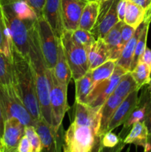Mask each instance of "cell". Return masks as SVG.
Returning <instances> with one entry per match:
<instances>
[{"label":"cell","mask_w":151,"mask_h":152,"mask_svg":"<svg viewBox=\"0 0 151 152\" xmlns=\"http://www.w3.org/2000/svg\"><path fill=\"white\" fill-rule=\"evenodd\" d=\"M101 106L92 107L75 102L73 117L65 132L63 148L65 152H90L100 142Z\"/></svg>","instance_id":"obj_1"},{"label":"cell","mask_w":151,"mask_h":152,"mask_svg":"<svg viewBox=\"0 0 151 152\" xmlns=\"http://www.w3.org/2000/svg\"><path fill=\"white\" fill-rule=\"evenodd\" d=\"M36 21L30 28V46L28 59L33 74L40 114L41 117L52 126V114L50 103V84L47 74V67L43 60L40 50L36 26Z\"/></svg>","instance_id":"obj_2"},{"label":"cell","mask_w":151,"mask_h":152,"mask_svg":"<svg viewBox=\"0 0 151 152\" xmlns=\"http://www.w3.org/2000/svg\"><path fill=\"white\" fill-rule=\"evenodd\" d=\"M12 62L14 69V87L27 110L37 121L41 118L32 68L28 58L12 48Z\"/></svg>","instance_id":"obj_3"},{"label":"cell","mask_w":151,"mask_h":152,"mask_svg":"<svg viewBox=\"0 0 151 152\" xmlns=\"http://www.w3.org/2000/svg\"><path fill=\"white\" fill-rule=\"evenodd\" d=\"M2 8L6 25L10 32L12 48L28 59L30 46V28L36 20H23L18 17L7 6L2 5Z\"/></svg>","instance_id":"obj_4"},{"label":"cell","mask_w":151,"mask_h":152,"mask_svg":"<svg viewBox=\"0 0 151 152\" xmlns=\"http://www.w3.org/2000/svg\"><path fill=\"white\" fill-rule=\"evenodd\" d=\"M47 74L50 84V103L52 114V126L59 133L62 120L70 109L68 104V87L59 83L52 69L47 68Z\"/></svg>","instance_id":"obj_5"},{"label":"cell","mask_w":151,"mask_h":152,"mask_svg":"<svg viewBox=\"0 0 151 152\" xmlns=\"http://www.w3.org/2000/svg\"><path fill=\"white\" fill-rule=\"evenodd\" d=\"M0 104L5 120L16 117L25 126H35V120L27 110L14 86L0 85Z\"/></svg>","instance_id":"obj_6"},{"label":"cell","mask_w":151,"mask_h":152,"mask_svg":"<svg viewBox=\"0 0 151 152\" xmlns=\"http://www.w3.org/2000/svg\"><path fill=\"white\" fill-rule=\"evenodd\" d=\"M70 33V31L65 30L61 40L70 68L72 79L75 81L89 71V64L87 49L74 43Z\"/></svg>","instance_id":"obj_7"},{"label":"cell","mask_w":151,"mask_h":152,"mask_svg":"<svg viewBox=\"0 0 151 152\" xmlns=\"http://www.w3.org/2000/svg\"><path fill=\"white\" fill-rule=\"evenodd\" d=\"M36 26L43 60L47 68L53 70L57 61L59 39L44 16L38 17Z\"/></svg>","instance_id":"obj_8"},{"label":"cell","mask_w":151,"mask_h":152,"mask_svg":"<svg viewBox=\"0 0 151 152\" xmlns=\"http://www.w3.org/2000/svg\"><path fill=\"white\" fill-rule=\"evenodd\" d=\"M119 1L120 0L100 1L97 20L90 31L96 39L105 38L108 31L119 22L118 16V5Z\"/></svg>","instance_id":"obj_9"},{"label":"cell","mask_w":151,"mask_h":152,"mask_svg":"<svg viewBox=\"0 0 151 152\" xmlns=\"http://www.w3.org/2000/svg\"><path fill=\"white\" fill-rule=\"evenodd\" d=\"M127 70L120 65H115V70L110 78L99 83L92 88L87 99V105L97 107L103 105L106 99L113 93L115 87Z\"/></svg>","instance_id":"obj_10"},{"label":"cell","mask_w":151,"mask_h":152,"mask_svg":"<svg viewBox=\"0 0 151 152\" xmlns=\"http://www.w3.org/2000/svg\"><path fill=\"white\" fill-rule=\"evenodd\" d=\"M25 126L16 117H10L4 123L1 139L2 152H17L18 146L25 135Z\"/></svg>","instance_id":"obj_11"},{"label":"cell","mask_w":151,"mask_h":152,"mask_svg":"<svg viewBox=\"0 0 151 152\" xmlns=\"http://www.w3.org/2000/svg\"><path fill=\"white\" fill-rule=\"evenodd\" d=\"M86 0H61L62 21L65 30L73 31L78 28Z\"/></svg>","instance_id":"obj_12"},{"label":"cell","mask_w":151,"mask_h":152,"mask_svg":"<svg viewBox=\"0 0 151 152\" xmlns=\"http://www.w3.org/2000/svg\"><path fill=\"white\" fill-rule=\"evenodd\" d=\"M139 91V90L134 91L121 101L110 122L107 132H112L117 127L123 125L130 117L139 102V98L138 96Z\"/></svg>","instance_id":"obj_13"},{"label":"cell","mask_w":151,"mask_h":152,"mask_svg":"<svg viewBox=\"0 0 151 152\" xmlns=\"http://www.w3.org/2000/svg\"><path fill=\"white\" fill-rule=\"evenodd\" d=\"M34 129L41 140L43 151H60L61 145L59 142V135L60 133L55 132L53 126L49 124L43 117L36 121Z\"/></svg>","instance_id":"obj_14"},{"label":"cell","mask_w":151,"mask_h":152,"mask_svg":"<svg viewBox=\"0 0 151 152\" xmlns=\"http://www.w3.org/2000/svg\"><path fill=\"white\" fill-rule=\"evenodd\" d=\"M43 16L48 22L55 35L60 39L65 31L62 21L61 0H45Z\"/></svg>","instance_id":"obj_15"},{"label":"cell","mask_w":151,"mask_h":152,"mask_svg":"<svg viewBox=\"0 0 151 152\" xmlns=\"http://www.w3.org/2000/svg\"><path fill=\"white\" fill-rule=\"evenodd\" d=\"M151 19L150 13V9L147 12L146 16H145L143 22L136 28L134 34L132 36L131 38L129 39V41L124 45V48H123L122 52L121 53L120 57L117 59L116 64L120 65L122 68H125L126 70L130 71V65H131L132 59H133V55H134L135 48H136V44L139 40V37H140L141 34H142V31H143L145 25H146L147 22L148 20Z\"/></svg>","instance_id":"obj_16"},{"label":"cell","mask_w":151,"mask_h":152,"mask_svg":"<svg viewBox=\"0 0 151 152\" xmlns=\"http://www.w3.org/2000/svg\"><path fill=\"white\" fill-rule=\"evenodd\" d=\"M124 22L119 21L117 22L103 39L107 47L110 59L117 61L120 57L124 46L121 43V29Z\"/></svg>","instance_id":"obj_17"},{"label":"cell","mask_w":151,"mask_h":152,"mask_svg":"<svg viewBox=\"0 0 151 152\" xmlns=\"http://www.w3.org/2000/svg\"><path fill=\"white\" fill-rule=\"evenodd\" d=\"M124 144H134L142 146L145 151H150L151 147L149 144V132L144 121L138 122L132 126L128 134L124 140Z\"/></svg>","instance_id":"obj_18"},{"label":"cell","mask_w":151,"mask_h":152,"mask_svg":"<svg viewBox=\"0 0 151 152\" xmlns=\"http://www.w3.org/2000/svg\"><path fill=\"white\" fill-rule=\"evenodd\" d=\"M123 99H124L112 94L102 105L100 111V126H99V132L100 138L102 135L107 132L110 122L115 113V111Z\"/></svg>","instance_id":"obj_19"},{"label":"cell","mask_w":151,"mask_h":152,"mask_svg":"<svg viewBox=\"0 0 151 152\" xmlns=\"http://www.w3.org/2000/svg\"><path fill=\"white\" fill-rule=\"evenodd\" d=\"M89 70H93L110 59L107 47L103 39H96L87 50Z\"/></svg>","instance_id":"obj_20"},{"label":"cell","mask_w":151,"mask_h":152,"mask_svg":"<svg viewBox=\"0 0 151 152\" xmlns=\"http://www.w3.org/2000/svg\"><path fill=\"white\" fill-rule=\"evenodd\" d=\"M53 71L56 78L61 84L68 86L70 80L72 79V74L68 62V59L65 56L61 38L59 40L57 61L53 68Z\"/></svg>","instance_id":"obj_21"},{"label":"cell","mask_w":151,"mask_h":152,"mask_svg":"<svg viewBox=\"0 0 151 152\" xmlns=\"http://www.w3.org/2000/svg\"><path fill=\"white\" fill-rule=\"evenodd\" d=\"M2 5L7 6L16 16L23 20L36 21V13L30 5L24 0H0Z\"/></svg>","instance_id":"obj_22"},{"label":"cell","mask_w":151,"mask_h":152,"mask_svg":"<svg viewBox=\"0 0 151 152\" xmlns=\"http://www.w3.org/2000/svg\"><path fill=\"white\" fill-rule=\"evenodd\" d=\"M99 5V1H90L86 4L81 13L78 28L89 31H91L97 20Z\"/></svg>","instance_id":"obj_23"},{"label":"cell","mask_w":151,"mask_h":152,"mask_svg":"<svg viewBox=\"0 0 151 152\" xmlns=\"http://www.w3.org/2000/svg\"><path fill=\"white\" fill-rule=\"evenodd\" d=\"M147 10H144L130 0H127L124 22L136 28L144 21Z\"/></svg>","instance_id":"obj_24"},{"label":"cell","mask_w":151,"mask_h":152,"mask_svg":"<svg viewBox=\"0 0 151 152\" xmlns=\"http://www.w3.org/2000/svg\"><path fill=\"white\" fill-rule=\"evenodd\" d=\"M150 102V97L147 98L145 96V98H143V96H142V97L139 99V102L136 107L123 124L124 129H130L135 123L144 120L149 110Z\"/></svg>","instance_id":"obj_25"},{"label":"cell","mask_w":151,"mask_h":152,"mask_svg":"<svg viewBox=\"0 0 151 152\" xmlns=\"http://www.w3.org/2000/svg\"><path fill=\"white\" fill-rule=\"evenodd\" d=\"M76 86V101L79 103L87 104V99L93 88L90 71L89 70L84 76L74 81Z\"/></svg>","instance_id":"obj_26"},{"label":"cell","mask_w":151,"mask_h":152,"mask_svg":"<svg viewBox=\"0 0 151 152\" xmlns=\"http://www.w3.org/2000/svg\"><path fill=\"white\" fill-rule=\"evenodd\" d=\"M15 77L12 58L0 51V85L14 86Z\"/></svg>","instance_id":"obj_27"},{"label":"cell","mask_w":151,"mask_h":152,"mask_svg":"<svg viewBox=\"0 0 151 152\" xmlns=\"http://www.w3.org/2000/svg\"><path fill=\"white\" fill-rule=\"evenodd\" d=\"M115 65H116V61L108 59L107 61L99 66L96 67L94 69L90 70L93 80V88L104 80L110 78L115 70Z\"/></svg>","instance_id":"obj_28"},{"label":"cell","mask_w":151,"mask_h":152,"mask_svg":"<svg viewBox=\"0 0 151 152\" xmlns=\"http://www.w3.org/2000/svg\"><path fill=\"white\" fill-rule=\"evenodd\" d=\"M0 51L12 58V42L10 32L4 19L2 5L0 1Z\"/></svg>","instance_id":"obj_29"},{"label":"cell","mask_w":151,"mask_h":152,"mask_svg":"<svg viewBox=\"0 0 151 152\" xmlns=\"http://www.w3.org/2000/svg\"><path fill=\"white\" fill-rule=\"evenodd\" d=\"M136 90H140V89L138 87L137 83L133 79L130 71H127L121 77L113 94L124 99L130 93Z\"/></svg>","instance_id":"obj_30"},{"label":"cell","mask_w":151,"mask_h":152,"mask_svg":"<svg viewBox=\"0 0 151 152\" xmlns=\"http://www.w3.org/2000/svg\"><path fill=\"white\" fill-rule=\"evenodd\" d=\"M139 89L147 85L151 80V68L146 64L139 61L133 70L130 71Z\"/></svg>","instance_id":"obj_31"},{"label":"cell","mask_w":151,"mask_h":152,"mask_svg":"<svg viewBox=\"0 0 151 152\" xmlns=\"http://www.w3.org/2000/svg\"><path fill=\"white\" fill-rule=\"evenodd\" d=\"M150 22L151 19H150V20H148L147 22L146 25H145L143 31H142V34H141L140 37H139V40H138L136 48H135L134 55H133V59H132L131 65H130V71L133 70V68L136 67V65H137L138 62H139V59H140V57L142 56V53H144L145 48H146L147 39V34L148 31H149V26L150 24Z\"/></svg>","instance_id":"obj_32"},{"label":"cell","mask_w":151,"mask_h":152,"mask_svg":"<svg viewBox=\"0 0 151 152\" xmlns=\"http://www.w3.org/2000/svg\"><path fill=\"white\" fill-rule=\"evenodd\" d=\"M71 39L73 42L76 45L85 48L87 50L91 45L92 43L96 40L90 31L86 30L77 28L76 30L70 31Z\"/></svg>","instance_id":"obj_33"},{"label":"cell","mask_w":151,"mask_h":152,"mask_svg":"<svg viewBox=\"0 0 151 152\" xmlns=\"http://www.w3.org/2000/svg\"><path fill=\"white\" fill-rule=\"evenodd\" d=\"M25 135L29 139L33 148V152H41L43 151L41 140L36 132L34 126H26L25 129Z\"/></svg>","instance_id":"obj_34"},{"label":"cell","mask_w":151,"mask_h":152,"mask_svg":"<svg viewBox=\"0 0 151 152\" xmlns=\"http://www.w3.org/2000/svg\"><path fill=\"white\" fill-rule=\"evenodd\" d=\"M118 142H119V137L115 134L113 133L112 132H106L100 138L99 151L102 150L103 148H114L118 145Z\"/></svg>","instance_id":"obj_35"},{"label":"cell","mask_w":151,"mask_h":152,"mask_svg":"<svg viewBox=\"0 0 151 152\" xmlns=\"http://www.w3.org/2000/svg\"><path fill=\"white\" fill-rule=\"evenodd\" d=\"M136 28L130 26V25H127L124 22L122 26H121V43H122L123 46L124 47L126 43L129 41L132 36L134 34Z\"/></svg>","instance_id":"obj_36"},{"label":"cell","mask_w":151,"mask_h":152,"mask_svg":"<svg viewBox=\"0 0 151 152\" xmlns=\"http://www.w3.org/2000/svg\"><path fill=\"white\" fill-rule=\"evenodd\" d=\"M24 1H26L33 8L38 17L43 16V9H44L45 0H24Z\"/></svg>","instance_id":"obj_37"},{"label":"cell","mask_w":151,"mask_h":152,"mask_svg":"<svg viewBox=\"0 0 151 152\" xmlns=\"http://www.w3.org/2000/svg\"><path fill=\"white\" fill-rule=\"evenodd\" d=\"M17 152H33V148L29 139L24 135L19 142Z\"/></svg>","instance_id":"obj_38"},{"label":"cell","mask_w":151,"mask_h":152,"mask_svg":"<svg viewBox=\"0 0 151 152\" xmlns=\"http://www.w3.org/2000/svg\"><path fill=\"white\" fill-rule=\"evenodd\" d=\"M139 61L144 62V63L146 64L150 68H151V49L146 47L144 51L142 56H141L140 59H139Z\"/></svg>","instance_id":"obj_39"},{"label":"cell","mask_w":151,"mask_h":152,"mask_svg":"<svg viewBox=\"0 0 151 152\" xmlns=\"http://www.w3.org/2000/svg\"><path fill=\"white\" fill-rule=\"evenodd\" d=\"M126 4H127V0H120L118 5V16L119 21L124 22V14H125L126 10Z\"/></svg>","instance_id":"obj_40"},{"label":"cell","mask_w":151,"mask_h":152,"mask_svg":"<svg viewBox=\"0 0 151 152\" xmlns=\"http://www.w3.org/2000/svg\"><path fill=\"white\" fill-rule=\"evenodd\" d=\"M144 122L145 124H146L148 129V132H149V144L150 145L151 147V102L150 105L149 110H148L147 114Z\"/></svg>","instance_id":"obj_41"},{"label":"cell","mask_w":151,"mask_h":152,"mask_svg":"<svg viewBox=\"0 0 151 152\" xmlns=\"http://www.w3.org/2000/svg\"><path fill=\"white\" fill-rule=\"evenodd\" d=\"M130 1L146 10H149L151 7V0H130Z\"/></svg>","instance_id":"obj_42"},{"label":"cell","mask_w":151,"mask_h":152,"mask_svg":"<svg viewBox=\"0 0 151 152\" xmlns=\"http://www.w3.org/2000/svg\"><path fill=\"white\" fill-rule=\"evenodd\" d=\"M4 123H5V119H4L2 108H1V104H0V143H1V139H2L3 134H4ZM1 148H2V146H1Z\"/></svg>","instance_id":"obj_43"},{"label":"cell","mask_w":151,"mask_h":152,"mask_svg":"<svg viewBox=\"0 0 151 152\" xmlns=\"http://www.w3.org/2000/svg\"><path fill=\"white\" fill-rule=\"evenodd\" d=\"M147 85H148L147 91H148V93H149V94H150V99H151V80Z\"/></svg>","instance_id":"obj_44"},{"label":"cell","mask_w":151,"mask_h":152,"mask_svg":"<svg viewBox=\"0 0 151 152\" xmlns=\"http://www.w3.org/2000/svg\"><path fill=\"white\" fill-rule=\"evenodd\" d=\"M87 2H90V1H99V0H86Z\"/></svg>","instance_id":"obj_45"},{"label":"cell","mask_w":151,"mask_h":152,"mask_svg":"<svg viewBox=\"0 0 151 152\" xmlns=\"http://www.w3.org/2000/svg\"><path fill=\"white\" fill-rule=\"evenodd\" d=\"M0 152H2V148H1V143H0Z\"/></svg>","instance_id":"obj_46"},{"label":"cell","mask_w":151,"mask_h":152,"mask_svg":"<svg viewBox=\"0 0 151 152\" xmlns=\"http://www.w3.org/2000/svg\"><path fill=\"white\" fill-rule=\"evenodd\" d=\"M150 16H151V7L150 8Z\"/></svg>","instance_id":"obj_47"},{"label":"cell","mask_w":151,"mask_h":152,"mask_svg":"<svg viewBox=\"0 0 151 152\" xmlns=\"http://www.w3.org/2000/svg\"><path fill=\"white\" fill-rule=\"evenodd\" d=\"M106 1V0H99V1Z\"/></svg>","instance_id":"obj_48"}]
</instances>
